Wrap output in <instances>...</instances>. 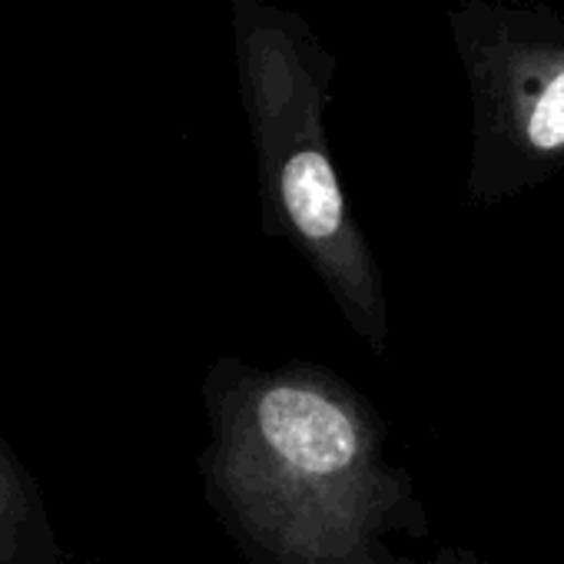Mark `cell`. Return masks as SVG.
Here are the masks:
<instances>
[{
  "label": "cell",
  "instance_id": "obj_1",
  "mask_svg": "<svg viewBox=\"0 0 564 564\" xmlns=\"http://www.w3.org/2000/svg\"><path fill=\"white\" fill-rule=\"evenodd\" d=\"M209 475L275 564H352L376 501V432L329 372L293 366L219 379Z\"/></svg>",
  "mask_w": 564,
  "mask_h": 564
},
{
  "label": "cell",
  "instance_id": "obj_2",
  "mask_svg": "<svg viewBox=\"0 0 564 564\" xmlns=\"http://www.w3.org/2000/svg\"><path fill=\"white\" fill-rule=\"evenodd\" d=\"M232 14L265 216L310 256L349 326L382 349L389 333L386 286L352 219L323 130L329 61L286 14L262 0H236Z\"/></svg>",
  "mask_w": 564,
  "mask_h": 564
},
{
  "label": "cell",
  "instance_id": "obj_3",
  "mask_svg": "<svg viewBox=\"0 0 564 564\" xmlns=\"http://www.w3.org/2000/svg\"><path fill=\"white\" fill-rule=\"evenodd\" d=\"M452 37L471 94L468 196L495 206L564 170V21L547 8L465 0Z\"/></svg>",
  "mask_w": 564,
  "mask_h": 564
},
{
  "label": "cell",
  "instance_id": "obj_4",
  "mask_svg": "<svg viewBox=\"0 0 564 564\" xmlns=\"http://www.w3.org/2000/svg\"><path fill=\"white\" fill-rule=\"evenodd\" d=\"M34 524L37 501L11 452L0 442V564H18L31 551Z\"/></svg>",
  "mask_w": 564,
  "mask_h": 564
}]
</instances>
